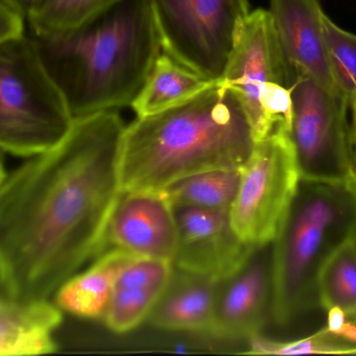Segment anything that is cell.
I'll list each match as a JSON object with an SVG mask.
<instances>
[{
  "instance_id": "obj_14",
  "label": "cell",
  "mask_w": 356,
  "mask_h": 356,
  "mask_svg": "<svg viewBox=\"0 0 356 356\" xmlns=\"http://www.w3.org/2000/svg\"><path fill=\"white\" fill-rule=\"evenodd\" d=\"M219 281L175 267L148 321L170 332H211Z\"/></svg>"
},
{
  "instance_id": "obj_17",
  "label": "cell",
  "mask_w": 356,
  "mask_h": 356,
  "mask_svg": "<svg viewBox=\"0 0 356 356\" xmlns=\"http://www.w3.org/2000/svg\"><path fill=\"white\" fill-rule=\"evenodd\" d=\"M213 83L163 52L131 108L137 117L156 114L194 98Z\"/></svg>"
},
{
  "instance_id": "obj_6",
  "label": "cell",
  "mask_w": 356,
  "mask_h": 356,
  "mask_svg": "<svg viewBox=\"0 0 356 356\" xmlns=\"http://www.w3.org/2000/svg\"><path fill=\"white\" fill-rule=\"evenodd\" d=\"M163 52L209 81L223 77L248 0H147Z\"/></svg>"
},
{
  "instance_id": "obj_5",
  "label": "cell",
  "mask_w": 356,
  "mask_h": 356,
  "mask_svg": "<svg viewBox=\"0 0 356 356\" xmlns=\"http://www.w3.org/2000/svg\"><path fill=\"white\" fill-rule=\"evenodd\" d=\"M73 121L41 45L25 33L0 44V150L25 158L42 154Z\"/></svg>"
},
{
  "instance_id": "obj_11",
  "label": "cell",
  "mask_w": 356,
  "mask_h": 356,
  "mask_svg": "<svg viewBox=\"0 0 356 356\" xmlns=\"http://www.w3.org/2000/svg\"><path fill=\"white\" fill-rule=\"evenodd\" d=\"M175 211L178 245L173 263L177 269L221 282L236 273L257 249L238 235L229 210L182 207Z\"/></svg>"
},
{
  "instance_id": "obj_2",
  "label": "cell",
  "mask_w": 356,
  "mask_h": 356,
  "mask_svg": "<svg viewBox=\"0 0 356 356\" xmlns=\"http://www.w3.org/2000/svg\"><path fill=\"white\" fill-rule=\"evenodd\" d=\"M254 144L240 98L215 82L186 102L125 127L121 192L165 190L191 176L240 169Z\"/></svg>"
},
{
  "instance_id": "obj_3",
  "label": "cell",
  "mask_w": 356,
  "mask_h": 356,
  "mask_svg": "<svg viewBox=\"0 0 356 356\" xmlns=\"http://www.w3.org/2000/svg\"><path fill=\"white\" fill-rule=\"evenodd\" d=\"M42 42L74 118L131 107L163 54L147 0H118L81 26Z\"/></svg>"
},
{
  "instance_id": "obj_24",
  "label": "cell",
  "mask_w": 356,
  "mask_h": 356,
  "mask_svg": "<svg viewBox=\"0 0 356 356\" xmlns=\"http://www.w3.org/2000/svg\"><path fill=\"white\" fill-rule=\"evenodd\" d=\"M25 19L0 3V44L25 33Z\"/></svg>"
},
{
  "instance_id": "obj_25",
  "label": "cell",
  "mask_w": 356,
  "mask_h": 356,
  "mask_svg": "<svg viewBox=\"0 0 356 356\" xmlns=\"http://www.w3.org/2000/svg\"><path fill=\"white\" fill-rule=\"evenodd\" d=\"M35 1V0H0V3L14 10L27 21V17Z\"/></svg>"
},
{
  "instance_id": "obj_18",
  "label": "cell",
  "mask_w": 356,
  "mask_h": 356,
  "mask_svg": "<svg viewBox=\"0 0 356 356\" xmlns=\"http://www.w3.org/2000/svg\"><path fill=\"white\" fill-rule=\"evenodd\" d=\"M327 323L321 330L305 338L276 341L259 334L248 340L246 355H356V319H349L340 311H330Z\"/></svg>"
},
{
  "instance_id": "obj_20",
  "label": "cell",
  "mask_w": 356,
  "mask_h": 356,
  "mask_svg": "<svg viewBox=\"0 0 356 356\" xmlns=\"http://www.w3.org/2000/svg\"><path fill=\"white\" fill-rule=\"evenodd\" d=\"M118 0H35L27 17L40 41L73 31L108 10Z\"/></svg>"
},
{
  "instance_id": "obj_4",
  "label": "cell",
  "mask_w": 356,
  "mask_h": 356,
  "mask_svg": "<svg viewBox=\"0 0 356 356\" xmlns=\"http://www.w3.org/2000/svg\"><path fill=\"white\" fill-rule=\"evenodd\" d=\"M356 233V180L301 178L273 242V321L293 325L322 311L318 281Z\"/></svg>"
},
{
  "instance_id": "obj_19",
  "label": "cell",
  "mask_w": 356,
  "mask_h": 356,
  "mask_svg": "<svg viewBox=\"0 0 356 356\" xmlns=\"http://www.w3.org/2000/svg\"><path fill=\"white\" fill-rule=\"evenodd\" d=\"M240 173L211 171L180 180L165 189L175 208L229 210L238 192Z\"/></svg>"
},
{
  "instance_id": "obj_10",
  "label": "cell",
  "mask_w": 356,
  "mask_h": 356,
  "mask_svg": "<svg viewBox=\"0 0 356 356\" xmlns=\"http://www.w3.org/2000/svg\"><path fill=\"white\" fill-rule=\"evenodd\" d=\"M273 242L259 247L246 263L219 284L209 334L249 339L273 321Z\"/></svg>"
},
{
  "instance_id": "obj_21",
  "label": "cell",
  "mask_w": 356,
  "mask_h": 356,
  "mask_svg": "<svg viewBox=\"0 0 356 356\" xmlns=\"http://www.w3.org/2000/svg\"><path fill=\"white\" fill-rule=\"evenodd\" d=\"M318 294L322 311H340L349 319H356V247L353 240L324 265Z\"/></svg>"
},
{
  "instance_id": "obj_9",
  "label": "cell",
  "mask_w": 356,
  "mask_h": 356,
  "mask_svg": "<svg viewBox=\"0 0 356 356\" xmlns=\"http://www.w3.org/2000/svg\"><path fill=\"white\" fill-rule=\"evenodd\" d=\"M220 82L242 102L255 141L263 139L264 98L274 86L291 88L294 84L269 10L259 8L249 13Z\"/></svg>"
},
{
  "instance_id": "obj_29",
  "label": "cell",
  "mask_w": 356,
  "mask_h": 356,
  "mask_svg": "<svg viewBox=\"0 0 356 356\" xmlns=\"http://www.w3.org/2000/svg\"><path fill=\"white\" fill-rule=\"evenodd\" d=\"M0 153H2L1 150H0ZM2 154H3V153H2Z\"/></svg>"
},
{
  "instance_id": "obj_15",
  "label": "cell",
  "mask_w": 356,
  "mask_h": 356,
  "mask_svg": "<svg viewBox=\"0 0 356 356\" xmlns=\"http://www.w3.org/2000/svg\"><path fill=\"white\" fill-rule=\"evenodd\" d=\"M62 314L54 301L22 304L0 297V356L56 353Z\"/></svg>"
},
{
  "instance_id": "obj_28",
  "label": "cell",
  "mask_w": 356,
  "mask_h": 356,
  "mask_svg": "<svg viewBox=\"0 0 356 356\" xmlns=\"http://www.w3.org/2000/svg\"><path fill=\"white\" fill-rule=\"evenodd\" d=\"M353 244H355V247H356V233H355V235L353 236Z\"/></svg>"
},
{
  "instance_id": "obj_27",
  "label": "cell",
  "mask_w": 356,
  "mask_h": 356,
  "mask_svg": "<svg viewBox=\"0 0 356 356\" xmlns=\"http://www.w3.org/2000/svg\"><path fill=\"white\" fill-rule=\"evenodd\" d=\"M3 154L2 153H0V183H1L2 181H3L4 178H6V169H4V164H3Z\"/></svg>"
},
{
  "instance_id": "obj_23",
  "label": "cell",
  "mask_w": 356,
  "mask_h": 356,
  "mask_svg": "<svg viewBox=\"0 0 356 356\" xmlns=\"http://www.w3.org/2000/svg\"><path fill=\"white\" fill-rule=\"evenodd\" d=\"M323 25L337 84L350 100L356 94V35L341 29L326 13Z\"/></svg>"
},
{
  "instance_id": "obj_16",
  "label": "cell",
  "mask_w": 356,
  "mask_h": 356,
  "mask_svg": "<svg viewBox=\"0 0 356 356\" xmlns=\"http://www.w3.org/2000/svg\"><path fill=\"white\" fill-rule=\"evenodd\" d=\"M131 257L119 249H106L87 270L75 274L58 288L54 304L76 317L102 320L117 278Z\"/></svg>"
},
{
  "instance_id": "obj_12",
  "label": "cell",
  "mask_w": 356,
  "mask_h": 356,
  "mask_svg": "<svg viewBox=\"0 0 356 356\" xmlns=\"http://www.w3.org/2000/svg\"><path fill=\"white\" fill-rule=\"evenodd\" d=\"M178 245L177 211L165 190L122 192L108 223L106 249L136 257L175 261Z\"/></svg>"
},
{
  "instance_id": "obj_8",
  "label": "cell",
  "mask_w": 356,
  "mask_h": 356,
  "mask_svg": "<svg viewBox=\"0 0 356 356\" xmlns=\"http://www.w3.org/2000/svg\"><path fill=\"white\" fill-rule=\"evenodd\" d=\"M238 173V192L229 209L232 226L255 248L273 242L300 180L288 130H276L255 141Z\"/></svg>"
},
{
  "instance_id": "obj_22",
  "label": "cell",
  "mask_w": 356,
  "mask_h": 356,
  "mask_svg": "<svg viewBox=\"0 0 356 356\" xmlns=\"http://www.w3.org/2000/svg\"><path fill=\"white\" fill-rule=\"evenodd\" d=\"M166 288L115 286L102 321L116 334H127L136 330L148 321Z\"/></svg>"
},
{
  "instance_id": "obj_13",
  "label": "cell",
  "mask_w": 356,
  "mask_h": 356,
  "mask_svg": "<svg viewBox=\"0 0 356 356\" xmlns=\"http://www.w3.org/2000/svg\"><path fill=\"white\" fill-rule=\"evenodd\" d=\"M269 13L294 82L307 77L330 95L345 96L332 70L319 0H270Z\"/></svg>"
},
{
  "instance_id": "obj_7",
  "label": "cell",
  "mask_w": 356,
  "mask_h": 356,
  "mask_svg": "<svg viewBox=\"0 0 356 356\" xmlns=\"http://www.w3.org/2000/svg\"><path fill=\"white\" fill-rule=\"evenodd\" d=\"M291 142L301 178L356 180V139L350 100L324 91L307 77L293 84Z\"/></svg>"
},
{
  "instance_id": "obj_1",
  "label": "cell",
  "mask_w": 356,
  "mask_h": 356,
  "mask_svg": "<svg viewBox=\"0 0 356 356\" xmlns=\"http://www.w3.org/2000/svg\"><path fill=\"white\" fill-rule=\"evenodd\" d=\"M127 125L116 110L76 117L56 146L0 183V288L22 304L51 301L106 249L120 198Z\"/></svg>"
},
{
  "instance_id": "obj_26",
  "label": "cell",
  "mask_w": 356,
  "mask_h": 356,
  "mask_svg": "<svg viewBox=\"0 0 356 356\" xmlns=\"http://www.w3.org/2000/svg\"><path fill=\"white\" fill-rule=\"evenodd\" d=\"M351 121H353V132L356 139V94L350 100Z\"/></svg>"
}]
</instances>
